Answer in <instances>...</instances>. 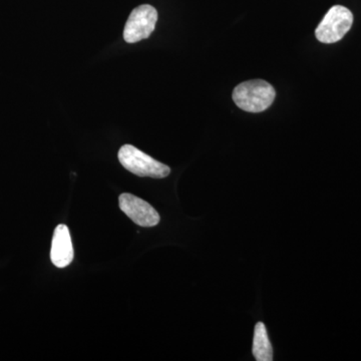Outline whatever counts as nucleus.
<instances>
[{
  "label": "nucleus",
  "instance_id": "obj_2",
  "mask_svg": "<svg viewBox=\"0 0 361 361\" xmlns=\"http://www.w3.org/2000/svg\"><path fill=\"white\" fill-rule=\"evenodd\" d=\"M118 156L123 167L139 177L163 179L170 175L171 169L167 165L155 160L132 145L123 146Z\"/></svg>",
  "mask_w": 361,
  "mask_h": 361
},
{
  "label": "nucleus",
  "instance_id": "obj_3",
  "mask_svg": "<svg viewBox=\"0 0 361 361\" xmlns=\"http://www.w3.org/2000/svg\"><path fill=\"white\" fill-rule=\"evenodd\" d=\"M353 23V14L346 7L336 6L329 9L315 30L322 44H334L343 39Z\"/></svg>",
  "mask_w": 361,
  "mask_h": 361
},
{
  "label": "nucleus",
  "instance_id": "obj_4",
  "mask_svg": "<svg viewBox=\"0 0 361 361\" xmlns=\"http://www.w3.org/2000/svg\"><path fill=\"white\" fill-rule=\"evenodd\" d=\"M158 11L155 7L144 4L137 6L130 14L123 30V39L128 44H135L148 39L155 30Z\"/></svg>",
  "mask_w": 361,
  "mask_h": 361
},
{
  "label": "nucleus",
  "instance_id": "obj_7",
  "mask_svg": "<svg viewBox=\"0 0 361 361\" xmlns=\"http://www.w3.org/2000/svg\"><path fill=\"white\" fill-rule=\"evenodd\" d=\"M252 353L257 361L273 360V348L264 323L258 322L255 325Z\"/></svg>",
  "mask_w": 361,
  "mask_h": 361
},
{
  "label": "nucleus",
  "instance_id": "obj_1",
  "mask_svg": "<svg viewBox=\"0 0 361 361\" xmlns=\"http://www.w3.org/2000/svg\"><path fill=\"white\" fill-rule=\"evenodd\" d=\"M233 101L241 110L249 113H261L267 110L274 102V87L262 80L242 82L233 90Z\"/></svg>",
  "mask_w": 361,
  "mask_h": 361
},
{
  "label": "nucleus",
  "instance_id": "obj_5",
  "mask_svg": "<svg viewBox=\"0 0 361 361\" xmlns=\"http://www.w3.org/2000/svg\"><path fill=\"white\" fill-rule=\"evenodd\" d=\"M121 210L135 224L141 227H154L160 223V215L148 202L132 194H122L118 197Z\"/></svg>",
  "mask_w": 361,
  "mask_h": 361
},
{
  "label": "nucleus",
  "instance_id": "obj_6",
  "mask_svg": "<svg viewBox=\"0 0 361 361\" xmlns=\"http://www.w3.org/2000/svg\"><path fill=\"white\" fill-rule=\"evenodd\" d=\"M51 259L58 268H66L73 262V248L68 226L59 224L54 229L52 238Z\"/></svg>",
  "mask_w": 361,
  "mask_h": 361
}]
</instances>
